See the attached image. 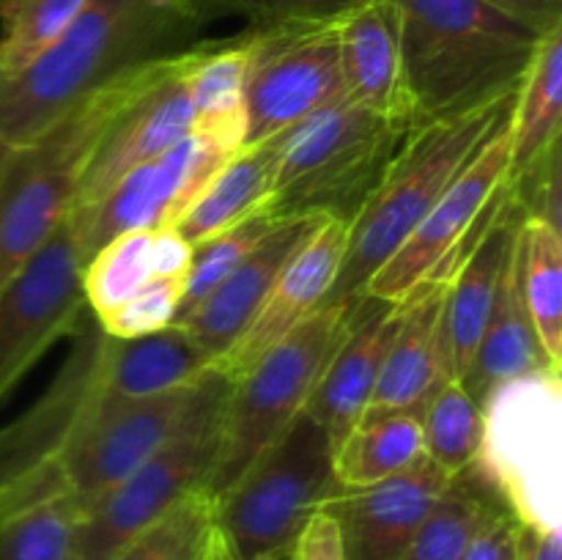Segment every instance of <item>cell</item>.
<instances>
[{"label": "cell", "mask_w": 562, "mask_h": 560, "mask_svg": "<svg viewBox=\"0 0 562 560\" xmlns=\"http://www.w3.org/2000/svg\"><path fill=\"white\" fill-rule=\"evenodd\" d=\"M86 3L88 0H0V80L47 53Z\"/></svg>", "instance_id": "33"}, {"label": "cell", "mask_w": 562, "mask_h": 560, "mask_svg": "<svg viewBox=\"0 0 562 560\" xmlns=\"http://www.w3.org/2000/svg\"><path fill=\"white\" fill-rule=\"evenodd\" d=\"M245 146L283 135L302 119L346 93L338 20L247 27Z\"/></svg>", "instance_id": "11"}, {"label": "cell", "mask_w": 562, "mask_h": 560, "mask_svg": "<svg viewBox=\"0 0 562 560\" xmlns=\"http://www.w3.org/2000/svg\"><path fill=\"white\" fill-rule=\"evenodd\" d=\"M278 168V137L241 146L198 192L173 225L187 245H201L269 203Z\"/></svg>", "instance_id": "26"}, {"label": "cell", "mask_w": 562, "mask_h": 560, "mask_svg": "<svg viewBox=\"0 0 562 560\" xmlns=\"http://www.w3.org/2000/svg\"><path fill=\"white\" fill-rule=\"evenodd\" d=\"M110 335L86 318L58 373L38 399L0 428V525L31 505L66 494L60 456L80 423L108 399Z\"/></svg>", "instance_id": "8"}, {"label": "cell", "mask_w": 562, "mask_h": 560, "mask_svg": "<svg viewBox=\"0 0 562 560\" xmlns=\"http://www.w3.org/2000/svg\"><path fill=\"white\" fill-rule=\"evenodd\" d=\"M519 225L521 212L505 184L477 236L450 267L442 307V349L450 379L461 382L470 373Z\"/></svg>", "instance_id": "19"}, {"label": "cell", "mask_w": 562, "mask_h": 560, "mask_svg": "<svg viewBox=\"0 0 562 560\" xmlns=\"http://www.w3.org/2000/svg\"><path fill=\"white\" fill-rule=\"evenodd\" d=\"M239 148L241 143L234 137L195 130L159 157L132 168L93 206L66 220L82 258L88 261L99 247L126 231L173 228L198 192Z\"/></svg>", "instance_id": "13"}, {"label": "cell", "mask_w": 562, "mask_h": 560, "mask_svg": "<svg viewBox=\"0 0 562 560\" xmlns=\"http://www.w3.org/2000/svg\"><path fill=\"white\" fill-rule=\"evenodd\" d=\"M486 3L516 16L538 33H549L562 25V0H486Z\"/></svg>", "instance_id": "42"}, {"label": "cell", "mask_w": 562, "mask_h": 560, "mask_svg": "<svg viewBox=\"0 0 562 560\" xmlns=\"http://www.w3.org/2000/svg\"><path fill=\"white\" fill-rule=\"evenodd\" d=\"M505 508L472 470L453 475L445 494L395 560H461L467 544L492 514Z\"/></svg>", "instance_id": "31"}, {"label": "cell", "mask_w": 562, "mask_h": 560, "mask_svg": "<svg viewBox=\"0 0 562 560\" xmlns=\"http://www.w3.org/2000/svg\"><path fill=\"white\" fill-rule=\"evenodd\" d=\"M231 379L214 371L184 426L119 486L88 505L75 527V560H113L132 538L206 483L220 445V415Z\"/></svg>", "instance_id": "10"}, {"label": "cell", "mask_w": 562, "mask_h": 560, "mask_svg": "<svg viewBox=\"0 0 562 560\" xmlns=\"http://www.w3.org/2000/svg\"><path fill=\"white\" fill-rule=\"evenodd\" d=\"M521 283L543 355L562 366V231L521 217Z\"/></svg>", "instance_id": "30"}, {"label": "cell", "mask_w": 562, "mask_h": 560, "mask_svg": "<svg viewBox=\"0 0 562 560\" xmlns=\"http://www.w3.org/2000/svg\"><path fill=\"white\" fill-rule=\"evenodd\" d=\"M514 113V110H510ZM508 121L481 146V152L450 181L439 201L428 209L417 228L401 242L398 250L368 280L362 296L379 302H401L428 278H445L464 247L472 242V231L488 217L494 201L508 184L510 176V137Z\"/></svg>", "instance_id": "14"}, {"label": "cell", "mask_w": 562, "mask_h": 560, "mask_svg": "<svg viewBox=\"0 0 562 560\" xmlns=\"http://www.w3.org/2000/svg\"><path fill=\"white\" fill-rule=\"evenodd\" d=\"M203 560H236L234 555H231L228 544H225L223 536H220L217 525H212V533H209V544H206V552H203Z\"/></svg>", "instance_id": "44"}, {"label": "cell", "mask_w": 562, "mask_h": 560, "mask_svg": "<svg viewBox=\"0 0 562 560\" xmlns=\"http://www.w3.org/2000/svg\"><path fill=\"white\" fill-rule=\"evenodd\" d=\"M187 47L146 64L135 93L93 152L71 214L93 206L132 168L195 132L198 110L187 82Z\"/></svg>", "instance_id": "16"}, {"label": "cell", "mask_w": 562, "mask_h": 560, "mask_svg": "<svg viewBox=\"0 0 562 560\" xmlns=\"http://www.w3.org/2000/svg\"><path fill=\"white\" fill-rule=\"evenodd\" d=\"M184 291L187 275H154L130 300L121 302L108 316L97 318V324L110 338L119 340L159 333L179 318L181 305H184Z\"/></svg>", "instance_id": "38"}, {"label": "cell", "mask_w": 562, "mask_h": 560, "mask_svg": "<svg viewBox=\"0 0 562 560\" xmlns=\"http://www.w3.org/2000/svg\"><path fill=\"white\" fill-rule=\"evenodd\" d=\"M516 552H519V519L508 508H499L470 538L461 560H516Z\"/></svg>", "instance_id": "40"}, {"label": "cell", "mask_w": 562, "mask_h": 560, "mask_svg": "<svg viewBox=\"0 0 562 560\" xmlns=\"http://www.w3.org/2000/svg\"><path fill=\"white\" fill-rule=\"evenodd\" d=\"M214 357L176 324L140 338H110L108 388L113 399H135L181 388L212 371Z\"/></svg>", "instance_id": "27"}, {"label": "cell", "mask_w": 562, "mask_h": 560, "mask_svg": "<svg viewBox=\"0 0 562 560\" xmlns=\"http://www.w3.org/2000/svg\"><path fill=\"white\" fill-rule=\"evenodd\" d=\"M448 275L428 278L401 300V322L379 371L366 415L415 412L450 379L442 349V307Z\"/></svg>", "instance_id": "22"}, {"label": "cell", "mask_w": 562, "mask_h": 560, "mask_svg": "<svg viewBox=\"0 0 562 560\" xmlns=\"http://www.w3.org/2000/svg\"><path fill=\"white\" fill-rule=\"evenodd\" d=\"M346 97L371 113L415 126L404 91L398 9L390 0H362L338 16Z\"/></svg>", "instance_id": "23"}, {"label": "cell", "mask_w": 562, "mask_h": 560, "mask_svg": "<svg viewBox=\"0 0 562 560\" xmlns=\"http://www.w3.org/2000/svg\"><path fill=\"white\" fill-rule=\"evenodd\" d=\"M256 560H296V558H294V544H289V547L272 549V552H263V555H258Z\"/></svg>", "instance_id": "45"}, {"label": "cell", "mask_w": 562, "mask_h": 560, "mask_svg": "<svg viewBox=\"0 0 562 560\" xmlns=\"http://www.w3.org/2000/svg\"><path fill=\"white\" fill-rule=\"evenodd\" d=\"M192 245L176 228H140L115 236L99 247L82 267V296L93 318L140 291L154 275H187L190 278Z\"/></svg>", "instance_id": "25"}, {"label": "cell", "mask_w": 562, "mask_h": 560, "mask_svg": "<svg viewBox=\"0 0 562 560\" xmlns=\"http://www.w3.org/2000/svg\"><path fill=\"white\" fill-rule=\"evenodd\" d=\"M198 31L181 0H88L47 53L0 80V152L31 146L82 99L187 47Z\"/></svg>", "instance_id": "1"}, {"label": "cell", "mask_w": 562, "mask_h": 560, "mask_svg": "<svg viewBox=\"0 0 562 560\" xmlns=\"http://www.w3.org/2000/svg\"><path fill=\"white\" fill-rule=\"evenodd\" d=\"M562 115V25L543 33L532 53L530 66L516 88L510 113V173L541 157L560 141Z\"/></svg>", "instance_id": "29"}, {"label": "cell", "mask_w": 562, "mask_h": 560, "mask_svg": "<svg viewBox=\"0 0 562 560\" xmlns=\"http://www.w3.org/2000/svg\"><path fill=\"white\" fill-rule=\"evenodd\" d=\"M453 475L423 456L373 486L340 489L322 505L335 519L346 560H395L415 538Z\"/></svg>", "instance_id": "17"}, {"label": "cell", "mask_w": 562, "mask_h": 560, "mask_svg": "<svg viewBox=\"0 0 562 560\" xmlns=\"http://www.w3.org/2000/svg\"><path fill=\"white\" fill-rule=\"evenodd\" d=\"M516 91L464 113L420 121L406 132L398 152L349 220V239L327 302L355 307L368 280L417 228L450 181L508 121Z\"/></svg>", "instance_id": "3"}, {"label": "cell", "mask_w": 562, "mask_h": 560, "mask_svg": "<svg viewBox=\"0 0 562 560\" xmlns=\"http://www.w3.org/2000/svg\"><path fill=\"white\" fill-rule=\"evenodd\" d=\"M516 560H562V533L521 525L519 522V552H516Z\"/></svg>", "instance_id": "43"}, {"label": "cell", "mask_w": 562, "mask_h": 560, "mask_svg": "<svg viewBox=\"0 0 562 560\" xmlns=\"http://www.w3.org/2000/svg\"><path fill=\"white\" fill-rule=\"evenodd\" d=\"M77 519L69 494L20 511L0 525V560H75Z\"/></svg>", "instance_id": "34"}, {"label": "cell", "mask_w": 562, "mask_h": 560, "mask_svg": "<svg viewBox=\"0 0 562 560\" xmlns=\"http://www.w3.org/2000/svg\"><path fill=\"white\" fill-rule=\"evenodd\" d=\"M423 448L448 475L470 470L481 450V404L459 379H448L420 412Z\"/></svg>", "instance_id": "32"}, {"label": "cell", "mask_w": 562, "mask_h": 560, "mask_svg": "<svg viewBox=\"0 0 562 560\" xmlns=\"http://www.w3.org/2000/svg\"><path fill=\"white\" fill-rule=\"evenodd\" d=\"M181 3L201 27L225 16H239L247 27H274L338 20L362 0H181Z\"/></svg>", "instance_id": "37"}, {"label": "cell", "mask_w": 562, "mask_h": 560, "mask_svg": "<svg viewBox=\"0 0 562 560\" xmlns=\"http://www.w3.org/2000/svg\"><path fill=\"white\" fill-rule=\"evenodd\" d=\"M278 214L269 212V206L258 209L250 217L239 220L231 228L220 231L212 239L201 242V245L192 247V264H190V278H187V291H184V305L181 313L190 311L192 305L203 300L206 294H212L236 267L247 258V253L263 239V236L272 231V225L278 223ZM179 313V316H181Z\"/></svg>", "instance_id": "36"}, {"label": "cell", "mask_w": 562, "mask_h": 560, "mask_svg": "<svg viewBox=\"0 0 562 560\" xmlns=\"http://www.w3.org/2000/svg\"><path fill=\"white\" fill-rule=\"evenodd\" d=\"M355 307L324 302L252 368L231 382L220 415V445L203 492L217 503L305 412Z\"/></svg>", "instance_id": "5"}, {"label": "cell", "mask_w": 562, "mask_h": 560, "mask_svg": "<svg viewBox=\"0 0 562 560\" xmlns=\"http://www.w3.org/2000/svg\"><path fill=\"white\" fill-rule=\"evenodd\" d=\"M547 368L554 366L543 355L536 329H532L530 311H527L525 283H521V247L519 234H516L503 278H499L497 294H494L486 329H483L481 344H477V355L461 384L481 404V399L494 384L525 377V373L547 371ZM554 371H560V368H554Z\"/></svg>", "instance_id": "24"}, {"label": "cell", "mask_w": 562, "mask_h": 560, "mask_svg": "<svg viewBox=\"0 0 562 560\" xmlns=\"http://www.w3.org/2000/svg\"><path fill=\"white\" fill-rule=\"evenodd\" d=\"M80 245L69 223L0 291V404L58 340L86 322Z\"/></svg>", "instance_id": "15"}, {"label": "cell", "mask_w": 562, "mask_h": 560, "mask_svg": "<svg viewBox=\"0 0 562 560\" xmlns=\"http://www.w3.org/2000/svg\"><path fill=\"white\" fill-rule=\"evenodd\" d=\"M214 371L181 388L135 399H102L60 456V481L82 511L119 486L187 423Z\"/></svg>", "instance_id": "12"}, {"label": "cell", "mask_w": 562, "mask_h": 560, "mask_svg": "<svg viewBox=\"0 0 562 560\" xmlns=\"http://www.w3.org/2000/svg\"><path fill=\"white\" fill-rule=\"evenodd\" d=\"M346 239H349V220H318L311 236L302 242L300 250L283 267L261 311L236 338V344L214 362V368L234 382L247 368L256 366L269 349H274L285 335L294 333L313 311H318L327 302L335 278H338Z\"/></svg>", "instance_id": "18"}, {"label": "cell", "mask_w": 562, "mask_h": 560, "mask_svg": "<svg viewBox=\"0 0 562 560\" xmlns=\"http://www.w3.org/2000/svg\"><path fill=\"white\" fill-rule=\"evenodd\" d=\"M322 214H289L272 225L267 236L247 253L245 261L198 305L176 318V327L184 329L214 362L236 344L247 324L256 318L269 291L278 283L280 272L291 261L302 242L311 236Z\"/></svg>", "instance_id": "20"}, {"label": "cell", "mask_w": 562, "mask_h": 560, "mask_svg": "<svg viewBox=\"0 0 562 560\" xmlns=\"http://www.w3.org/2000/svg\"><path fill=\"white\" fill-rule=\"evenodd\" d=\"M415 121L464 113L519 88L543 33L486 0H390Z\"/></svg>", "instance_id": "2"}, {"label": "cell", "mask_w": 562, "mask_h": 560, "mask_svg": "<svg viewBox=\"0 0 562 560\" xmlns=\"http://www.w3.org/2000/svg\"><path fill=\"white\" fill-rule=\"evenodd\" d=\"M483 434L470 467L521 525L560 530L562 519V379L525 373L481 399Z\"/></svg>", "instance_id": "7"}, {"label": "cell", "mask_w": 562, "mask_h": 560, "mask_svg": "<svg viewBox=\"0 0 562 560\" xmlns=\"http://www.w3.org/2000/svg\"><path fill=\"white\" fill-rule=\"evenodd\" d=\"M409 130L340 93L278 135L269 212L351 220Z\"/></svg>", "instance_id": "6"}, {"label": "cell", "mask_w": 562, "mask_h": 560, "mask_svg": "<svg viewBox=\"0 0 562 560\" xmlns=\"http://www.w3.org/2000/svg\"><path fill=\"white\" fill-rule=\"evenodd\" d=\"M562 168H560V141H554L538 159H532L519 173L508 176L510 195L521 217L541 220L562 231Z\"/></svg>", "instance_id": "39"}, {"label": "cell", "mask_w": 562, "mask_h": 560, "mask_svg": "<svg viewBox=\"0 0 562 560\" xmlns=\"http://www.w3.org/2000/svg\"><path fill=\"white\" fill-rule=\"evenodd\" d=\"M423 456L420 415H362L360 423L333 445V472L340 489H362L398 475Z\"/></svg>", "instance_id": "28"}, {"label": "cell", "mask_w": 562, "mask_h": 560, "mask_svg": "<svg viewBox=\"0 0 562 560\" xmlns=\"http://www.w3.org/2000/svg\"><path fill=\"white\" fill-rule=\"evenodd\" d=\"M398 322L401 302L360 296L351 311L349 329L335 355L329 357L305 406L307 415L329 434L333 445L366 415Z\"/></svg>", "instance_id": "21"}, {"label": "cell", "mask_w": 562, "mask_h": 560, "mask_svg": "<svg viewBox=\"0 0 562 560\" xmlns=\"http://www.w3.org/2000/svg\"><path fill=\"white\" fill-rule=\"evenodd\" d=\"M296 560H346L340 530L327 511H316L294 541Z\"/></svg>", "instance_id": "41"}, {"label": "cell", "mask_w": 562, "mask_h": 560, "mask_svg": "<svg viewBox=\"0 0 562 560\" xmlns=\"http://www.w3.org/2000/svg\"><path fill=\"white\" fill-rule=\"evenodd\" d=\"M340 486L333 439L302 412L289 432L214 503V525L236 560L289 547Z\"/></svg>", "instance_id": "9"}, {"label": "cell", "mask_w": 562, "mask_h": 560, "mask_svg": "<svg viewBox=\"0 0 562 560\" xmlns=\"http://www.w3.org/2000/svg\"><path fill=\"white\" fill-rule=\"evenodd\" d=\"M212 525L214 503L203 489H198L132 538L113 560H203Z\"/></svg>", "instance_id": "35"}, {"label": "cell", "mask_w": 562, "mask_h": 560, "mask_svg": "<svg viewBox=\"0 0 562 560\" xmlns=\"http://www.w3.org/2000/svg\"><path fill=\"white\" fill-rule=\"evenodd\" d=\"M143 69L146 64L82 99L31 146L0 152V291L69 220L93 152Z\"/></svg>", "instance_id": "4"}]
</instances>
